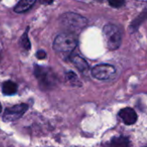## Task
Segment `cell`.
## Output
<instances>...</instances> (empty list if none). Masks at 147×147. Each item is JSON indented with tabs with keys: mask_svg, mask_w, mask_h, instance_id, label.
Returning a JSON list of instances; mask_svg holds the SVG:
<instances>
[{
	"mask_svg": "<svg viewBox=\"0 0 147 147\" xmlns=\"http://www.w3.org/2000/svg\"><path fill=\"white\" fill-rule=\"evenodd\" d=\"M115 73V68L108 64H102L96 65L92 71V76L98 80H108L111 78Z\"/></svg>",
	"mask_w": 147,
	"mask_h": 147,
	"instance_id": "cell-6",
	"label": "cell"
},
{
	"mask_svg": "<svg viewBox=\"0 0 147 147\" xmlns=\"http://www.w3.org/2000/svg\"><path fill=\"white\" fill-rule=\"evenodd\" d=\"M47 56V53L45 51L43 50H39L37 53H36V57L39 59H44Z\"/></svg>",
	"mask_w": 147,
	"mask_h": 147,
	"instance_id": "cell-15",
	"label": "cell"
},
{
	"mask_svg": "<svg viewBox=\"0 0 147 147\" xmlns=\"http://www.w3.org/2000/svg\"><path fill=\"white\" fill-rule=\"evenodd\" d=\"M28 28H26L24 34H22V36L21 37V40H20V42H21V45L23 47L24 49L26 50H30L31 48V44H30V41H29V39H28Z\"/></svg>",
	"mask_w": 147,
	"mask_h": 147,
	"instance_id": "cell-13",
	"label": "cell"
},
{
	"mask_svg": "<svg viewBox=\"0 0 147 147\" xmlns=\"http://www.w3.org/2000/svg\"><path fill=\"white\" fill-rule=\"evenodd\" d=\"M2 109H3V108H2V104H1V102H0V113L2 112Z\"/></svg>",
	"mask_w": 147,
	"mask_h": 147,
	"instance_id": "cell-16",
	"label": "cell"
},
{
	"mask_svg": "<svg viewBox=\"0 0 147 147\" xmlns=\"http://www.w3.org/2000/svg\"><path fill=\"white\" fill-rule=\"evenodd\" d=\"M78 46V39L71 33H62L56 36L53 41V50L60 55H69Z\"/></svg>",
	"mask_w": 147,
	"mask_h": 147,
	"instance_id": "cell-2",
	"label": "cell"
},
{
	"mask_svg": "<svg viewBox=\"0 0 147 147\" xmlns=\"http://www.w3.org/2000/svg\"><path fill=\"white\" fill-rule=\"evenodd\" d=\"M59 22L67 33L75 34L81 32L85 28L87 25V19L79 14L67 12L60 16Z\"/></svg>",
	"mask_w": 147,
	"mask_h": 147,
	"instance_id": "cell-1",
	"label": "cell"
},
{
	"mask_svg": "<svg viewBox=\"0 0 147 147\" xmlns=\"http://www.w3.org/2000/svg\"><path fill=\"white\" fill-rule=\"evenodd\" d=\"M119 116L126 125H133L138 120V115L134 109L131 108H125L119 113Z\"/></svg>",
	"mask_w": 147,
	"mask_h": 147,
	"instance_id": "cell-7",
	"label": "cell"
},
{
	"mask_svg": "<svg viewBox=\"0 0 147 147\" xmlns=\"http://www.w3.org/2000/svg\"><path fill=\"white\" fill-rule=\"evenodd\" d=\"M28 105L26 103H20L14 105L10 108H8L5 109L3 115V121L5 122H11L15 121L18 119H20L28 110Z\"/></svg>",
	"mask_w": 147,
	"mask_h": 147,
	"instance_id": "cell-5",
	"label": "cell"
},
{
	"mask_svg": "<svg viewBox=\"0 0 147 147\" xmlns=\"http://www.w3.org/2000/svg\"><path fill=\"white\" fill-rule=\"evenodd\" d=\"M107 147H131L130 141L126 137L114 138L108 145Z\"/></svg>",
	"mask_w": 147,
	"mask_h": 147,
	"instance_id": "cell-11",
	"label": "cell"
},
{
	"mask_svg": "<svg viewBox=\"0 0 147 147\" xmlns=\"http://www.w3.org/2000/svg\"><path fill=\"white\" fill-rule=\"evenodd\" d=\"M35 3V0H22L16 3L14 8V11L16 13H24L30 9L34 4Z\"/></svg>",
	"mask_w": 147,
	"mask_h": 147,
	"instance_id": "cell-9",
	"label": "cell"
},
{
	"mask_svg": "<svg viewBox=\"0 0 147 147\" xmlns=\"http://www.w3.org/2000/svg\"><path fill=\"white\" fill-rule=\"evenodd\" d=\"M34 74L38 80L39 85L41 89H50L54 84V76L51 71L47 70V68L35 65L34 68Z\"/></svg>",
	"mask_w": 147,
	"mask_h": 147,
	"instance_id": "cell-4",
	"label": "cell"
},
{
	"mask_svg": "<svg viewBox=\"0 0 147 147\" xmlns=\"http://www.w3.org/2000/svg\"><path fill=\"white\" fill-rule=\"evenodd\" d=\"M109 3L111 5V6H113V7H121V5H123L124 3H125V2L124 1H109Z\"/></svg>",
	"mask_w": 147,
	"mask_h": 147,
	"instance_id": "cell-14",
	"label": "cell"
},
{
	"mask_svg": "<svg viewBox=\"0 0 147 147\" xmlns=\"http://www.w3.org/2000/svg\"><path fill=\"white\" fill-rule=\"evenodd\" d=\"M2 91L4 96H13L17 91V84L12 81H5L2 85Z\"/></svg>",
	"mask_w": 147,
	"mask_h": 147,
	"instance_id": "cell-10",
	"label": "cell"
},
{
	"mask_svg": "<svg viewBox=\"0 0 147 147\" xmlns=\"http://www.w3.org/2000/svg\"><path fill=\"white\" fill-rule=\"evenodd\" d=\"M103 36L106 45L110 50H116L121 44V33L116 25H105L103 28Z\"/></svg>",
	"mask_w": 147,
	"mask_h": 147,
	"instance_id": "cell-3",
	"label": "cell"
},
{
	"mask_svg": "<svg viewBox=\"0 0 147 147\" xmlns=\"http://www.w3.org/2000/svg\"><path fill=\"white\" fill-rule=\"evenodd\" d=\"M65 77H66L67 81H68L72 86H80V85H81L80 80L78 79V76H77L74 72L69 71V72L66 73V76H65Z\"/></svg>",
	"mask_w": 147,
	"mask_h": 147,
	"instance_id": "cell-12",
	"label": "cell"
},
{
	"mask_svg": "<svg viewBox=\"0 0 147 147\" xmlns=\"http://www.w3.org/2000/svg\"><path fill=\"white\" fill-rule=\"evenodd\" d=\"M70 59L72 62V64L74 65V66L79 71L84 72V71H86L89 69V65H88L87 61L84 59H83L81 56H79L78 54H75V55L71 56Z\"/></svg>",
	"mask_w": 147,
	"mask_h": 147,
	"instance_id": "cell-8",
	"label": "cell"
}]
</instances>
